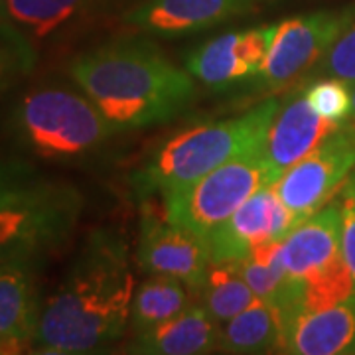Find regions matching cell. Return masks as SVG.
I'll return each instance as SVG.
<instances>
[{"instance_id": "14", "label": "cell", "mask_w": 355, "mask_h": 355, "mask_svg": "<svg viewBox=\"0 0 355 355\" xmlns=\"http://www.w3.org/2000/svg\"><path fill=\"white\" fill-rule=\"evenodd\" d=\"M40 304L30 261L0 265V355H28L36 343Z\"/></svg>"}, {"instance_id": "25", "label": "cell", "mask_w": 355, "mask_h": 355, "mask_svg": "<svg viewBox=\"0 0 355 355\" xmlns=\"http://www.w3.org/2000/svg\"><path fill=\"white\" fill-rule=\"evenodd\" d=\"M338 202L342 209V254L355 288V188L345 184Z\"/></svg>"}, {"instance_id": "7", "label": "cell", "mask_w": 355, "mask_h": 355, "mask_svg": "<svg viewBox=\"0 0 355 355\" xmlns=\"http://www.w3.org/2000/svg\"><path fill=\"white\" fill-rule=\"evenodd\" d=\"M272 186L263 146L241 154L211 174L164 200V217L205 237L233 216L254 191Z\"/></svg>"}, {"instance_id": "19", "label": "cell", "mask_w": 355, "mask_h": 355, "mask_svg": "<svg viewBox=\"0 0 355 355\" xmlns=\"http://www.w3.org/2000/svg\"><path fill=\"white\" fill-rule=\"evenodd\" d=\"M190 292L193 291L182 280L150 275L135 291L128 328L132 334H142L178 316L190 306Z\"/></svg>"}, {"instance_id": "12", "label": "cell", "mask_w": 355, "mask_h": 355, "mask_svg": "<svg viewBox=\"0 0 355 355\" xmlns=\"http://www.w3.org/2000/svg\"><path fill=\"white\" fill-rule=\"evenodd\" d=\"M275 32L277 24L217 36L191 53L186 69L214 89H225L241 79L259 76Z\"/></svg>"}, {"instance_id": "28", "label": "cell", "mask_w": 355, "mask_h": 355, "mask_svg": "<svg viewBox=\"0 0 355 355\" xmlns=\"http://www.w3.org/2000/svg\"><path fill=\"white\" fill-rule=\"evenodd\" d=\"M347 123L355 127V85H354V89H352V114H349Z\"/></svg>"}, {"instance_id": "9", "label": "cell", "mask_w": 355, "mask_h": 355, "mask_svg": "<svg viewBox=\"0 0 355 355\" xmlns=\"http://www.w3.org/2000/svg\"><path fill=\"white\" fill-rule=\"evenodd\" d=\"M354 20V8H345L304 14L277 24L266 62L259 73L263 83L268 89H282L310 67H316Z\"/></svg>"}, {"instance_id": "11", "label": "cell", "mask_w": 355, "mask_h": 355, "mask_svg": "<svg viewBox=\"0 0 355 355\" xmlns=\"http://www.w3.org/2000/svg\"><path fill=\"white\" fill-rule=\"evenodd\" d=\"M137 259L148 275H162L182 280L198 292L211 257L205 237L196 231L180 227L168 219L148 216L142 221Z\"/></svg>"}, {"instance_id": "26", "label": "cell", "mask_w": 355, "mask_h": 355, "mask_svg": "<svg viewBox=\"0 0 355 355\" xmlns=\"http://www.w3.org/2000/svg\"><path fill=\"white\" fill-rule=\"evenodd\" d=\"M34 178L32 170L18 162H0V200L10 196L16 188Z\"/></svg>"}, {"instance_id": "22", "label": "cell", "mask_w": 355, "mask_h": 355, "mask_svg": "<svg viewBox=\"0 0 355 355\" xmlns=\"http://www.w3.org/2000/svg\"><path fill=\"white\" fill-rule=\"evenodd\" d=\"M36 65L32 40L0 18V91L26 77Z\"/></svg>"}, {"instance_id": "21", "label": "cell", "mask_w": 355, "mask_h": 355, "mask_svg": "<svg viewBox=\"0 0 355 355\" xmlns=\"http://www.w3.org/2000/svg\"><path fill=\"white\" fill-rule=\"evenodd\" d=\"M196 294L200 296V304L219 324L241 314L257 300L251 286L243 279L239 263H211Z\"/></svg>"}, {"instance_id": "13", "label": "cell", "mask_w": 355, "mask_h": 355, "mask_svg": "<svg viewBox=\"0 0 355 355\" xmlns=\"http://www.w3.org/2000/svg\"><path fill=\"white\" fill-rule=\"evenodd\" d=\"M336 128H340L338 123L320 116L312 109L304 89L294 91L286 103L279 107V113L275 114L263 144L270 182L275 184L280 180L286 170L306 158Z\"/></svg>"}, {"instance_id": "18", "label": "cell", "mask_w": 355, "mask_h": 355, "mask_svg": "<svg viewBox=\"0 0 355 355\" xmlns=\"http://www.w3.org/2000/svg\"><path fill=\"white\" fill-rule=\"evenodd\" d=\"M282 318L266 300L257 298L241 314L219 324L217 352L227 355H272L280 352Z\"/></svg>"}, {"instance_id": "6", "label": "cell", "mask_w": 355, "mask_h": 355, "mask_svg": "<svg viewBox=\"0 0 355 355\" xmlns=\"http://www.w3.org/2000/svg\"><path fill=\"white\" fill-rule=\"evenodd\" d=\"M280 254L286 272L304 288L306 310L338 304L355 292L342 254L340 202L296 223L282 239Z\"/></svg>"}, {"instance_id": "16", "label": "cell", "mask_w": 355, "mask_h": 355, "mask_svg": "<svg viewBox=\"0 0 355 355\" xmlns=\"http://www.w3.org/2000/svg\"><path fill=\"white\" fill-rule=\"evenodd\" d=\"M263 0H146L127 14V22L144 32L182 36L251 12Z\"/></svg>"}, {"instance_id": "27", "label": "cell", "mask_w": 355, "mask_h": 355, "mask_svg": "<svg viewBox=\"0 0 355 355\" xmlns=\"http://www.w3.org/2000/svg\"><path fill=\"white\" fill-rule=\"evenodd\" d=\"M28 355H114L109 349H97V352H73V349H62V347H51V345H36L32 347Z\"/></svg>"}, {"instance_id": "10", "label": "cell", "mask_w": 355, "mask_h": 355, "mask_svg": "<svg viewBox=\"0 0 355 355\" xmlns=\"http://www.w3.org/2000/svg\"><path fill=\"white\" fill-rule=\"evenodd\" d=\"M294 225L296 219L282 203L275 186H265L205 235L211 263H241L257 245L282 241Z\"/></svg>"}, {"instance_id": "1", "label": "cell", "mask_w": 355, "mask_h": 355, "mask_svg": "<svg viewBox=\"0 0 355 355\" xmlns=\"http://www.w3.org/2000/svg\"><path fill=\"white\" fill-rule=\"evenodd\" d=\"M135 291L127 243L111 231H93L62 284L42 304L36 345L109 349L128 328Z\"/></svg>"}, {"instance_id": "17", "label": "cell", "mask_w": 355, "mask_h": 355, "mask_svg": "<svg viewBox=\"0 0 355 355\" xmlns=\"http://www.w3.org/2000/svg\"><path fill=\"white\" fill-rule=\"evenodd\" d=\"M219 322L202 304H190L178 316L135 334L128 355H209L217 352Z\"/></svg>"}, {"instance_id": "20", "label": "cell", "mask_w": 355, "mask_h": 355, "mask_svg": "<svg viewBox=\"0 0 355 355\" xmlns=\"http://www.w3.org/2000/svg\"><path fill=\"white\" fill-rule=\"evenodd\" d=\"M99 0H0V18L28 38H48Z\"/></svg>"}, {"instance_id": "2", "label": "cell", "mask_w": 355, "mask_h": 355, "mask_svg": "<svg viewBox=\"0 0 355 355\" xmlns=\"http://www.w3.org/2000/svg\"><path fill=\"white\" fill-rule=\"evenodd\" d=\"M69 73L121 130L164 123L196 97L190 71L146 40L109 42L76 58Z\"/></svg>"}, {"instance_id": "8", "label": "cell", "mask_w": 355, "mask_h": 355, "mask_svg": "<svg viewBox=\"0 0 355 355\" xmlns=\"http://www.w3.org/2000/svg\"><path fill=\"white\" fill-rule=\"evenodd\" d=\"M355 168V127L343 123L272 186L296 223L328 205Z\"/></svg>"}, {"instance_id": "15", "label": "cell", "mask_w": 355, "mask_h": 355, "mask_svg": "<svg viewBox=\"0 0 355 355\" xmlns=\"http://www.w3.org/2000/svg\"><path fill=\"white\" fill-rule=\"evenodd\" d=\"M280 355H355V292L338 304L306 310L282 330Z\"/></svg>"}, {"instance_id": "4", "label": "cell", "mask_w": 355, "mask_h": 355, "mask_svg": "<svg viewBox=\"0 0 355 355\" xmlns=\"http://www.w3.org/2000/svg\"><path fill=\"white\" fill-rule=\"evenodd\" d=\"M24 142L44 158H77L95 150L121 128L87 95L65 87L28 91L14 111Z\"/></svg>"}, {"instance_id": "5", "label": "cell", "mask_w": 355, "mask_h": 355, "mask_svg": "<svg viewBox=\"0 0 355 355\" xmlns=\"http://www.w3.org/2000/svg\"><path fill=\"white\" fill-rule=\"evenodd\" d=\"M81 196L71 186L32 178L0 200V265L30 261L60 247L71 235Z\"/></svg>"}, {"instance_id": "3", "label": "cell", "mask_w": 355, "mask_h": 355, "mask_svg": "<svg viewBox=\"0 0 355 355\" xmlns=\"http://www.w3.org/2000/svg\"><path fill=\"white\" fill-rule=\"evenodd\" d=\"M280 101L266 99L241 116L184 130L164 142L135 176L142 196L172 198L229 160L265 144Z\"/></svg>"}, {"instance_id": "29", "label": "cell", "mask_w": 355, "mask_h": 355, "mask_svg": "<svg viewBox=\"0 0 355 355\" xmlns=\"http://www.w3.org/2000/svg\"><path fill=\"white\" fill-rule=\"evenodd\" d=\"M347 184H349L352 188H355V168L354 172H352V176H349V180H347Z\"/></svg>"}, {"instance_id": "23", "label": "cell", "mask_w": 355, "mask_h": 355, "mask_svg": "<svg viewBox=\"0 0 355 355\" xmlns=\"http://www.w3.org/2000/svg\"><path fill=\"white\" fill-rule=\"evenodd\" d=\"M304 93L308 103L320 116L334 121L338 125L347 123L352 114V91L347 89L345 81L334 77L318 79L304 87Z\"/></svg>"}, {"instance_id": "24", "label": "cell", "mask_w": 355, "mask_h": 355, "mask_svg": "<svg viewBox=\"0 0 355 355\" xmlns=\"http://www.w3.org/2000/svg\"><path fill=\"white\" fill-rule=\"evenodd\" d=\"M316 73L334 77L349 85L355 83V20L342 32V36L331 44L326 55L318 62Z\"/></svg>"}, {"instance_id": "30", "label": "cell", "mask_w": 355, "mask_h": 355, "mask_svg": "<svg viewBox=\"0 0 355 355\" xmlns=\"http://www.w3.org/2000/svg\"><path fill=\"white\" fill-rule=\"evenodd\" d=\"M209 355H227V354H221V352H216V354H209Z\"/></svg>"}]
</instances>
